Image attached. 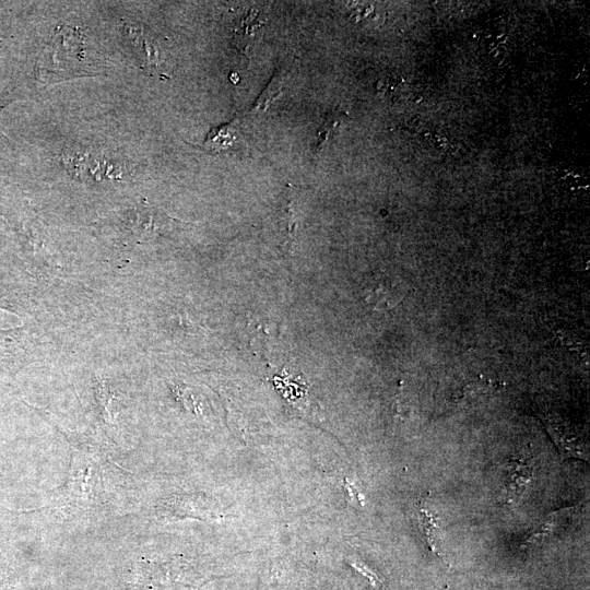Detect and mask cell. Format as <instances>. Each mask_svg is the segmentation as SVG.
<instances>
[{
  "label": "cell",
  "mask_w": 590,
  "mask_h": 590,
  "mask_svg": "<svg viewBox=\"0 0 590 590\" xmlns=\"http://www.w3.org/2000/svg\"><path fill=\"white\" fill-rule=\"evenodd\" d=\"M417 516L423 535L432 552L441 556L439 518L422 503L417 506Z\"/></svg>",
  "instance_id": "277c9868"
},
{
  "label": "cell",
  "mask_w": 590,
  "mask_h": 590,
  "mask_svg": "<svg viewBox=\"0 0 590 590\" xmlns=\"http://www.w3.org/2000/svg\"><path fill=\"white\" fill-rule=\"evenodd\" d=\"M232 123L213 128L204 140V148L210 151H222L233 145L235 140Z\"/></svg>",
  "instance_id": "ba28073f"
},
{
  "label": "cell",
  "mask_w": 590,
  "mask_h": 590,
  "mask_svg": "<svg viewBox=\"0 0 590 590\" xmlns=\"http://www.w3.org/2000/svg\"><path fill=\"white\" fill-rule=\"evenodd\" d=\"M257 17L258 11L250 9L234 30L235 46L244 52L250 46L255 33L263 25V22L258 21Z\"/></svg>",
  "instance_id": "5b68a950"
},
{
  "label": "cell",
  "mask_w": 590,
  "mask_h": 590,
  "mask_svg": "<svg viewBox=\"0 0 590 590\" xmlns=\"http://www.w3.org/2000/svg\"><path fill=\"white\" fill-rule=\"evenodd\" d=\"M532 477L533 469L529 460L520 457L511 459L508 463L505 477L507 500L509 503H517Z\"/></svg>",
  "instance_id": "6da1fadb"
},
{
  "label": "cell",
  "mask_w": 590,
  "mask_h": 590,
  "mask_svg": "<svg viewBox=\"0 0 590 590\" xmlns=\"http://www.w3.org/2000/svg\"><path fill=\"white\" fill-rule=\"evenodd\" d=\"M284 81V72L279 69L276 73L270 80V83L263 90L261 95L257 98L255 104L250 107L249 113H262L268 106L278 98L282 93V85Z\"/></svg>",
  "instance_id": "52a82bcc"
},
{
  "label": "cell",
  "mask_w": 590,
  "mask_h": 590,
  "mask_svg": "<svg viewBox=\"0 0 590 590\" xmlns=\"http://www.w3.org/2000/svg\"><path fill=\"white\" fill-rule=\"evenodd\" d=\"M569 511L570 508H565L550 514L542 524H540L535 530L531 531L526 539H523L522 545H534L543 541L546 536L551 535L557 528L558 523L564 521L565 516H567Z\"/></svg>",
  "instance_id": "8992f818"
},
{
  "label": "cell",
  "mask_w": 590,
  "mask_h": 590,
  "mask_svg": "<svg viewBox=\"0 0 590 590\" xmlns=\"http://www.w3.org/2000/svg\"><path fill=\"white\" fill-rule=\"evenodd\" d=\"M404 296L401 283L390 280L380 281L367 294L366 300L375 308L394 307Z\"/></svg>",
  "instance_id": "7a4b0ae2"
},
{
  "label": "cell",
  "mask_w": 590,
  "mask_h": 590,
  "mask_svg": "<svg viewBox=\"0 0 590 590\" xmlns=\"http://www.w3.org/2000/svg\"><path fill=\"white\" fill-rule=\"evenodd\" d=\"M295 227H296V223H295L294 210L292 206V202H290L287 204L286 215H285V229L287 232L288 237L293 238Z\"/></svg>",
  "instance_id": "8fae6325"
},
{
  "label": "cell",
  "mask_w": 590,
  "mask_h": 590,
  "mask_svg": "<svg viewBox=\"0 0 590 590\" xmlns=\"http://www.w3.org/2000/svg\"><path fill=\"white\" fill-rule=\"evenodd\" d=\"M345 489L347 492V495L350 497V500L351 502H361V505H363V496L359 495L358 491L355 488L354 485H352L351 483H349L346 480H345Z\"/></svg>",
  "instance_id": "7c38bea8"
},
{
  "label": "cell",
  "mask_w": 590,
  "mask_h": 590,
  "mask_svg": "<svg viewBox=\"0 0 590 590\" xmlns=\"http://www.w3.org/2000/svg\"><path fill=\"white\" fill-rule=\"evenodd\" d=\"M350 564L358 573H361L363 576H365L369 580V582L371 583V586L374 588H376L377 590H385V586H384L382 580L371 569H369L368 566H366L365 564H363L359 560H350Z\"/></svg>",
  "instance_id": "30bf717a"
},
{
  "label": "cell",
  "mask_w": 590,
  "mask_h": 590,
  "mask_svg": "<svg viewBox=\"0 0 590 590\" xmlns=\"http://www.w3.org/2000/svg\"><path fill=\"white\" fill-rule=\"evenodd\" d=\"M339 125L340 120L338 118V113H329L317 132L315 154H319L322 151L323 145L330 140Z\"/></svg>",
  "instance_id": "9c48e42d"
},
{
  "label": "cell",
  "mask_w": 590,
  "mask_h": 590,
  "mask_svg": "<svg viewBox=\"0 0 590 590\" xmlns=\"http://www.w3.org/2000/svg\"><path fill=\"white\" fill-rule=\"evenodd\" d=\"M547 429L557 445L562 456L566 458H579L588 460V451L585 445L567 430H563L562 426L550 421Z\"/></svg>",
  "instance_id": "3957f363"
}]
</instances>
